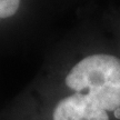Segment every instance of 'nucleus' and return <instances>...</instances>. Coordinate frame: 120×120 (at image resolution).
I'll list each match as a JSON object with an SVG mask.
<instances>
[{
	"instance_id": "f257e3e1",
	"label": "nucleus",
	"mask_w": 120,
	"mask_h": 120,
	"mask_svg": "<svg viewBox=\"0 0 120 120\" xmlns=\"http://www.w3.org/2000/svg\"><path fill=\"white\" fill-rule=\"evenodd\" d=\"M66 85L107 112L116 111L120 108V59L107 53L86 57L72 67Z\"/></svg>"
},
{
	"instance_id": "f03ea898",
	"label": "nucleus",
	"mask_w": 120,
	"mask_h": 120,
	"mask_svg": "<svg viewBox=\"0 0 120 120\" xmlns=\"http://www.w3.org/2000/svg\"><path fill=\"white\" fill-rule=\"evenodd\" d=\"M53 120H109L108 112L85 94L75 92L61 99L53 110Z\"/></svg>"
},
{
	"instance_id": "7ed1b4c3",
	"label": "nucleus",
	"mask_w": 120,
	"mask_h": 120,
	"mask_svg": "<svg viewBox=\"0 0 120 120\" xmlns=\"http://www.w3.org/2000/svg\"><path fill=\"white\" fill-rule=\"evenodd\" d=\"M20 0H0V18H9L18 11Z\"/></svg>"
}]
</instances>
